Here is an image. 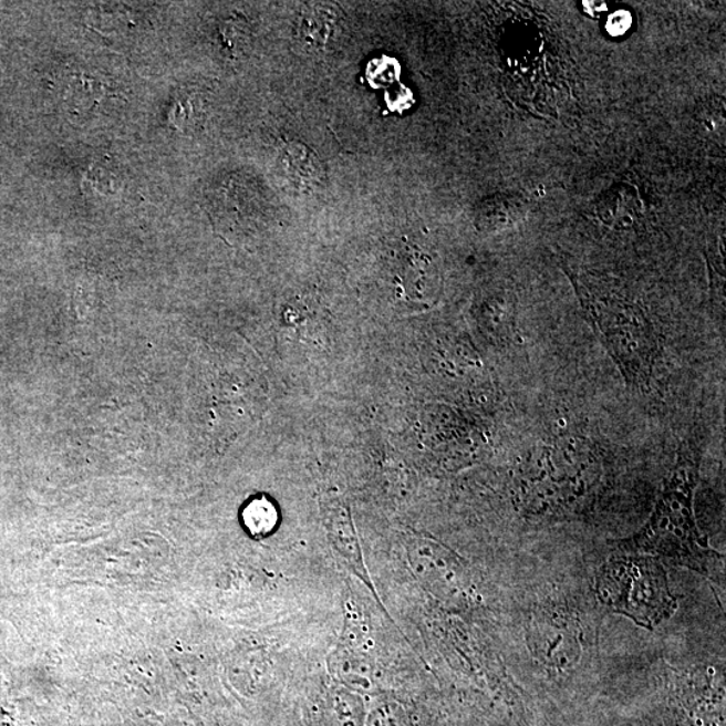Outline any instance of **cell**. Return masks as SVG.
Instances as JSON below:
<instances>
[{"label":"cell","mask_w":726,"mask_h":726,"mask_svg":"<svg viewBox=\"0 0 726 726\" xmlns=\"http://www.w3.org/2000/svg\"><path fill=\"white\" fill-rule=\"evenodd\" d=\"M697 479L696 463H677L663 484L646 525L628 540L616 542L618 549L632 554H653L712 578L722 556L709 548L694 518Z\"/></svg>","instance_id":"obj_1"},{"label":"cell","mask_w":726,"mask_h":726,"mask_svg":"<svg viewBox=\"0 0 726 726\" xmlns=\"http://www.w3.org/2000/svg\"><path fill=\"white\" fill-rule=\"evenodd\" d=\"M336 29V14L324 4L311 6L303 10L297 27L299 46L307 52H321L328 48Z\"/></svg>","instance_id":"obj_6"},{"label":"cell","mask_w":726,"mask_h":726,"mask_svg":"<svg viewBox=\"0 0 726 726\" xmlns=\"http://www.w3.org/2000/svg\"><path fill=\"white\" fill-rule=\"evenodd\" d=\"M321 511L331 544L346 562L350 571L359 575L373 590L365 564H363L359 536L355 533L352 512H350L348 505L340 499H330L328 502H322Z\"/></svg>","instance_id":"obj_4"},{"label":"cell","mask_w":726,"mask_h":726,"mask_svg":"<svg viewBox=\"0 0 726 726\" xmlns=\"http://www.w3.org/2000/svg\"><path fill=\"white\" fill-rule=\"evenodd\" d=\"M597 592L610 610L649 630L667 621L678 605L661 562L641 554L606 562L598 574Z\"/></svg>","instance_id":"obj_3"},{"label":"cell","mask_w":726,"mask_h":726,"mask_svg":"<svg viewBox=\"0 0 726 726\" xmlns=\"http://www.w3.org/2000/svg\"><path fill=\"white\" fill-rule=\"evenodd\" d=\"M242 522L252 536H266L278 522L277 507L266 497L249 500L242 510Z\"/></svg>","instance_id":"obj_7"},{"label":"cell","mask_w":726,"mask_h":726,"mask_svg":"<svg viewBox=\"0 0 726 726\" xmlns=\"http://www.w3.org/2000/svg\"><path fill=\"white\" fill-rule=\"evenodd\" d=\"M199 97L189 95L184 98H179L174 105L173 118L177 127L180 129L184 128V125L187 123H197L199 117L204 112L203 102H199Z\"/></svg>","instance_id":"obj_8"},{"label":"cell","mask_w":726,"mask_h":726,"mask_svg":"<svg viewBox=\"0 0 726 726\" xmlns=\"http://www.w3.org/2000/svg\"><path fill=\"white\" fill-rule=\"evenodd\" d=\"M581 307L625 383L644 390L660 353L654 324L640 304L583 274L574 280Z\"/></svg>","instance_id":"obj_2"},{"label":"cell","mask_w":726,"mask_h":726,"mask_svg":"<svg viewBox=\"0 0 726 726\" xmlns=\"http://www.w3.org/2000/svg\"><path fill=\"white\" fill-rule=\"evenodd\" d=\"M606 27L612 35H622L631 27V15L628 11H618L610 18Z\"/></svg>","instance_id":"obj_9"},{"label":"cell","mask_w":726,"mask_h":726,"mask_svg":"<svg viewBox=\"0 0 726 726\" xmlns=\"http://www.w3.org/2000/svg\"><path fill=\"white\" fill-rule=\"evenodd\" d=\"M279 166L288 184L299 190H311L321 185L323 168L311 149L303 144H287L279 155Z\"/></svg>","instance_id":"obj_5"}]
</instances>
